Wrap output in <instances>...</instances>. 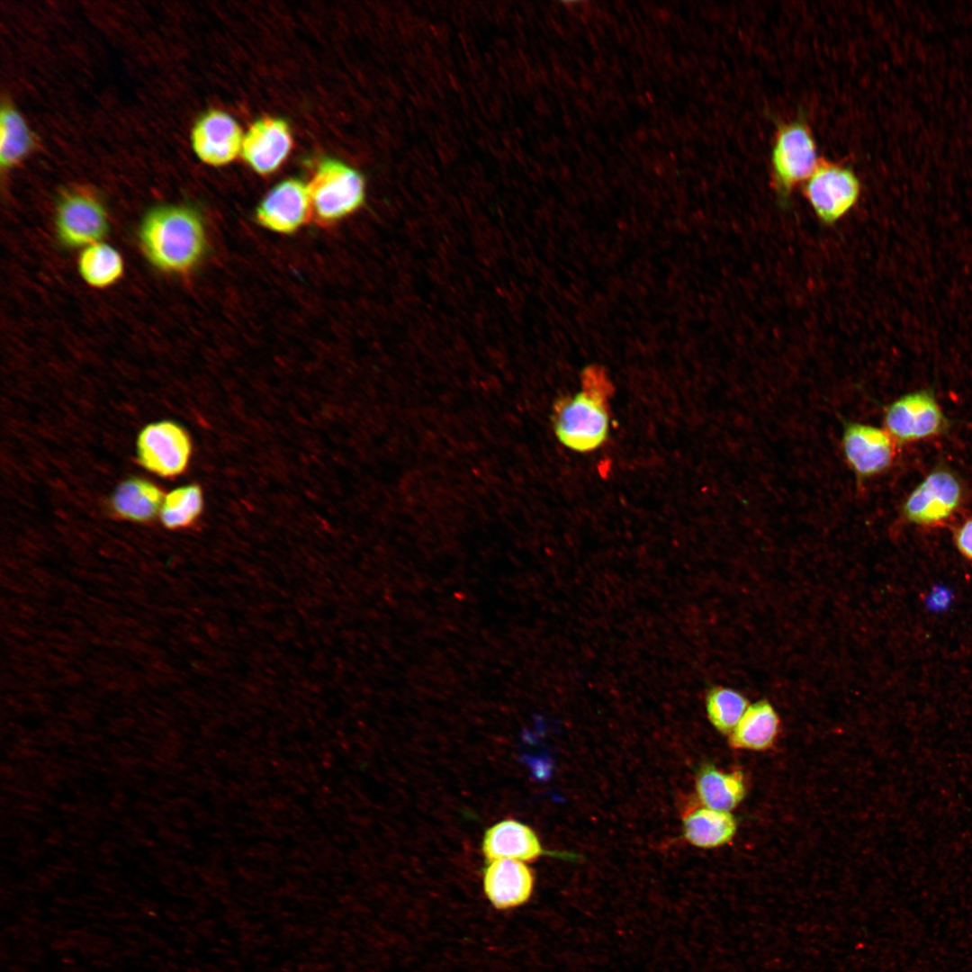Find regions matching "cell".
Instances as JSON below:
<instances>
[{
	"label": "cell",
	"mask_w": 972,
	"mask_h": 972,
	"mask_svg": "<svg viewBox=\"0 0 972 972\" xmlns=\"http://www.w3.org/2000/svg\"><path fill=\"white\" fill-rule=\"evenodd\" d=\"M613 392L612 382L603 367L594 364L583 370L580 391L561 398L554 407V431L563 446L586 454L606 443Z\"/></svg>",
	"instance_id": "cell-1"
},
{
	"label": "cell",
	"mask_w": 972,
	"mask_h": 972,
	"mask_svg": "<svg viewBox=\"0 0 972 972\" xmlns=\"http://www.w3.org/2000/svg\"><path fill=\"white\" fill-rule=\"evenodd\" d=\"M139 239L148 261L169 274L190 271L205 249V232L198 214L184 206L159 205L143 218Z\"/></svg>",
	"instance_id": "cell-2"
},
{
	"label": "cell",
	"mask_w": 972,
	"mask_h": 972,
	"mask_svg": "<svg viewBox=\"0 0 972 972\" xmlns=\"http://www.w3.org/2000/svg\"><path fill=\"white\" fill-rule=\"evenodd\" d=\"M817 149L806 116L800 113L778 122L770 152L772 184L778 204L786 208L791 194L817 167Z\"/></svg>",
	"instance_id": "cell-3"
},
{
	"label": "cell",
	"mask_w": 972,
	"mask_h": 972,
	"mask_svg": "<svg viewBox=\"0 0 972 972\" xmlns=\"http://www.w3.org/2000/svg\"><path fill=\"white\" fill-rule=\"evenodd\" d=\"M311 210L322 221L340 220L359 209L365 197L363 176L335 159H325L307 185Z\"/></svg>",
	"instance_id": "cell-4"
},
{
	"label": "cell",
	"mask_w": 972,
	"mask_h": 972,
	"mask_svg": "<svg viewBox=\"0 0 972 972\" xmlns=\"http://www.w3.org/2000/svg\"><path fill=\"white\" fill-rule=\"evenodd\" d=\"M58 239L67 247L86 248L100 242L108 231L105 207L92 190L72 187L59 196L55 213Z\"/></svg>",
	"instance_id": "cell-5"
},
{
	"label": "cell",
	"mask_w": 972,
	"mask_h": 972,
	"mask_svg": "<svg viewBox=\"0 0 972 972\" xmlns=\"http://www.w3.org/2000/svg\"><path fill=\"white\" fill-rule=\"evenodd\" d=\"M860 188L850 166L823 161L805 182L803 192L820 221L832 225L855 206Z\"/></svg>",
	"instance_id": "cell-6"
},
{
	"label": "cell",
	"mask_w": 972,
	"mask_h": 972,
	"mask_svg": "<svg viewBox=\"0 0 972 972\" xmlns=\"http://www.w3.org/2000/svg\"><path fill=\"white\" fill-rule=\"evenodd\" d=\"M191 452L188 434L173 421L149 424L138 436L137 454L140 463L159 476L174 477L182 473L189 463Z\"/></svg>",
	"instance_id": "cell-7"
},
{
	"label": "cell",
	"mask_w": 972,
	"mask_h": 972,
	"mask_svg": "<svg viewBox=\"0 0 972 972\" xmlns=\"http://www.w3.org/2000/svg\"><path fill=\"white\" fill-rule=\"evenodd\" d=\"M962 487L950 471L937 469L930 472L909 494L903 505V514L920 526L940 524L958 509Z\"/></svg>",
	"instance_id": "cell-8"
},
{
	"label": "cell",
	"mask_w": 972,
	"mask_h": 972,
	"mask_svg": "<svg viewBox=\"0 0 972 972\" xmlns=\"http://www.w3.org/2000/svg\"><path fill=\"white\" fill-rule=\"evenodd\" d=\"M885 429L897 441L911 442L940 433L945 425L942 410L928 391L905 394L886 410Z\"/></svg>",
	"instance_id": "cell-9"
},
{
	"label": "cell",
	"mask_w": 972,
	"mask_h": 972,
	"mask_svg": "<svg viewBox=\"0 0 972 972\" xmlns=\"http://www.w3.org/2000/svg\"><path fill=\"white\" fill-rule=\"evenodd\" d=\"M244 133L237 121L227 112L210 110L191 130V145L203 163L220 166L233 161L241 152Z\"/></svg>",
	"instance_id": "cell-10"
},
{
	"label": "cell",
	"mask_w": 972,
	"mask_h": 972,
	"mask_svg": "<svg viewBox=\"0 0 972 972\" xmlns=\"http://www.w3.org/2000/svg\"><path fill=\"white\" fill-rule=\"evenodd\" d=\"M842 446L850 468L861 479L884 472L896 454L895 439L886 429L858 422L845 426Z\"/></svg>",
	"instance_id": "cell-11"
},
{
	"label": "cell",
	"mask_w": 972,
	"mask_h": 972,
	"mask_svg": "<svg viewBox=\"0 0 972 972\" xmlns=\"http://www.w3.org/2000/svg\"><path fill=\"white\" fill-rule=\"evenodd\" d=\"M292 147L288 124L279 118L262 117L245 132L240 154L255 172L267 175L284 162Z\"/></svg>",
	"instance_id": "cell-12"
},
{
	"label": "cell",
	"mask_w": 972,
	"mask_h": 972,
	"mask_svg": "<svg viewBox=\"0 0 972 972\" xmlns=\"http://www.w3.org/2000/svg\"><path fill=\"white\" fill-rule=\"evenodd\" d=\"M311 203L308 187L298 179H286L275 185L261 201L256 218L266 229L291 233L308 219Z\"/></svg>",
	"instance_id": "cell-13"
},
{
	"label": "cell",
	"mask_w": 972,
	"mask_h": 972,
	"mask_svg": "<svg viewBox=\"0 0 972 972\" xmlns=\"http://www.w3.org/2000/svg\"><path fill=\"white\" fill-rule=\"evenodd\" d=\"M533 886L531 869L519 860H491L484 870L485 894L498 909H508L523 904L530 897Z\"/></svg>",
	"instance_id": "cell-14"
},
{
	"label": "cell",
	"mask_w": 972,
	"mask_h": 972,
	"mask_svg": "<svg viewBox=\"0 0 972 972\" xmlns=\"http://www.w3.org/2000/svg\"><path fill=\"white\" fill-rule=\"evenodd\" d=\"M482 852L490 860L508 859L532 862L543 853L540 841L527 825L512 819L489 828L482 840Z\"/></svg>",
	"instance_id": "cell-15"
},
{
	"label": "cell",
	"mask_w": 972,
	"mask_h": 972,
	"mask_svg": "<svg viewBox=\"0 0 972 972\" xmlns=\"http://www.w3.org/2000/svg\"><path fill=\"white\" fill-rule=\"evenodd\" d=\"M779 718L767 700L749 705L741 720L732 731L729 742L736 749L764 751L775 742L779 730Z\"/></svg>",
	"instance_id": "cell-16"
},
{
	"label": "cell",
	"mask_w": 972,
	"mask_h": 972,
	"mask_svg": "<svg viewBox=\"0 0 972 972\" xmlns=\"http://www.w3.org/2000/svg\"><path fill=\"white\" fill-rule=\"evenodd\" d=\"M696 792L704 806L730 812L744 798L746 786L741 771L725 772L705 765L697 775Z\"/></svg>",
	"instance_id": "cell-17"
},
{
	"label": "cell",
	"mask_w": 972,
	"mask_h": 972,
	"mask_svg": "<svg viewBox=\"0 0 972 972\" xmlns=\"http://www.w3.org/2000/svg\"><path fill=\"white\" fill-rule=\"evenodd\" d=\"M737 830V822L727 811L700 807L683 819L685 839L692 845L709 849L731 842Z\"/></svg>",
	"instance_id": "cell-18"
},
{
	"label": "cell",
	"mask_w": 972,
	"mask_h": 972,
	"mask_svg": "<svg viewBox=\"0 0 972 972\" xmlns=\"http://www.w3.org/2000/svg\"><path fill=\"white\" fill-rule=\"evenodd\" d=\"M164 497L154 483L140 478L122 482L112 498L115 514L135 522H147L159 513Z\"/></svg>",
	"instance_id": "cell-19"
},
{
	"label": "cell",
	"mask_w": 972,
	"mask_h": 972,
	"mask_svg": "<svg viewBox=\"0 0 972 972\" xmlns=\"http://www.w3.org/2000/svg\"><path fill=\"white\" fill-rule=\"evenodd\" d=\"M78 272L86 284L95 289L113 285L122 276L124 262L121 253L104 242L84 248L78 256Z\"/></svg>",
	"instance_id": "cell-20"
},
{
	"label": "cell",
	"mask_w": 972,
	"mask_h": 972,
	"mask_svg": "<svg viewBox=\"0 0 972 972\" xmlns=\"http://www.w3.org/2000/svg\"><path fill=\"white\" fill-rule=\"evenodd\" d=\"M34 146L32 133L22 114L11 104L0 112V165L10 169L20 164Z\"/></svg>",
	"instance_id": "cell-21"
},
{
	"label": "cell",
	"mask_w": 972,
	"mask_h": 972,
	"mask_svg": "<svg viewBox=\"0 0 972 972\" xmlns=\"http://www.w3.org/2000/svg\"><path fill=\"white\" fill-rule=\"evenodd\" d=\"M202 507V493L197 485L181 486L164 497L159 511L160 519L167 528H184L200 517Z\"/></svg>",
	"instance_id": "cell-22"
},
{
	"label": "cell",
	"mask_w": 972,
	"mask_h": 972,
	"mask_svg": "<svg viewBox=\"0 0 972 972\" xmlns=\"http://www.w3.org/2000/svg\"><path fill=\"white\" fill-rule=\"evenodd\" d=\"M749 706L746 698L739 691L716 687L706 696L707 716L716 729L730 734Z\"/></svg>",
	"instance_id": "cell-23"
},
{
	"label": "cell",
	"mask_w": 972,
	"mask_h": 972,
	"mask_svg": "<svg viewBox=\"0 0 972 972\" xmlns=\"http://www.w3.org/2000/svg\"><path fill=\"white\" fill-rule=\"evenodd\" d=\"M955 544L958 552L972 562V518L964 522L955 533Z\"/></svg>",
	"instance_id": "cell-24"
}]
</instances>
